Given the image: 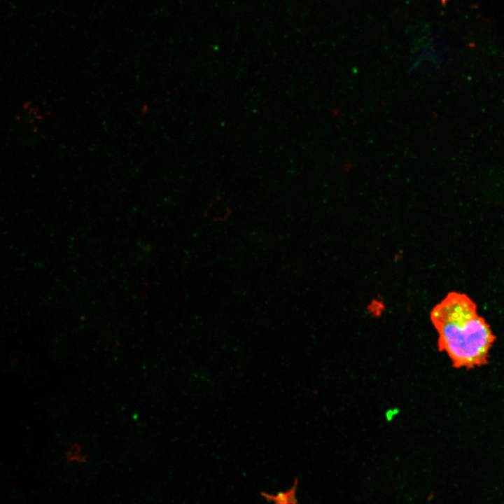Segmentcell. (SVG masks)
I'll return each mask as SVG.
<instances>
[{
    "instance_id": "4",
    "label": "cell",
    "mask_w": 504,
    "mask_h": 504,
    "mask_svg": "<svg viewBox=\"0 0 504 504\" xmlns=\"http://www.w3.org/2000/svg\"><path fill=\"white\" fill-rule=\"evenodd\" d=\"M396 414H397V411H396V410L393 409L392 410L388 411L386 414V416L388 419V418H389V419H391Z\"/></svg>"
},
{
    "instance_id": "1",
    "label": "cell",
    "mask_w": 504,
    "mask_h": 504,
    "mask_svg": "<svg viewBox=\"0 0 504 504\" xmlns=\"http://www.w3.org/2000/svg\"><path fill=\"white\" fill-rule=\"evenodd\" d=\"M438 335V348L455 368L473 369L488 363L496 336L466 294L452 291L430 314Z\"/></svg>"
},
{
    "instance_id": "3",
    "label": "cell",
    "mask_w": 504,
    "mask_h": 504,
    "mask_svg": "<svg viewBox=\"0 0 504 504\" xmlns=\"http://www.w3.org/2000/svg\"><path fill=\"white\" fill-rule=\"evenodd\" d=\"M367 309L369 314L377 317L381 316L384 312L385 305L382 300L374 299L368 304Z\"/></svg>"
},
{
    "instance_id": "2",
    "label": "cell",
    "mask_w": 504,
    "mask_h": 504,
    "mask_svg": "<svg viewBox=\"0 0 504 504\" xmlns=\"http://www.w3.org/2000/svg\"><path fill=\"white\" fill-rule=\"evenodd\" d=\"M297 485L298 480L295 479L293 486L287 491L279 492L276 496L266 493H262V495L267 500L274 501V504H296L298 503L295 496Z\"/></svg>"
}]
</instances>
